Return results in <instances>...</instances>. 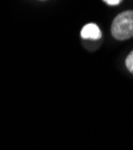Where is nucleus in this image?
Returning <instances> with one entry per match:
<instances>
[{"label": "nucleus", "mask_w": 133, "mask_h": 150, "mask_svg": "<svg viewBox=\"0 0 133 150\" xmlns=\"http://www.w3.org/2000/svg\"><path fill=\"white\" fill-rule=\"evenodd\" d=\"M80 35H82L83 39H88V40H100L101 36H102L100 28L94 23L84 25L82 31H80Z\"/></svg>", "instance_id": "2"}, {"label": "nucleus", "mask_w": 133, "mask_h": 150, "mask_svg": "<svg viewBox=\"0 0 133 150\" xmlns=\"http://www.w3.org/2000/svg\"><path fill=\"white\" fill-rule=\"evenodd\" d=\"M112 35L116 40H127L133 37V11H125L118 15L112 24Z\"/></svg>", "instance_id": "1"}, {"label": "nucleus", "mask_w": 133, "mask_h": 150, "mask_svg": "<svg viewBox=\"0 0 133 150\" xmlns=\"http://www.w3.org/2000/svg\"><path fill=\"white\" fill-rule=\"evenodd\" d=\"M103 1L107 3L108 5H110V6H114V5H119L122 0H103Z\"/></svg>", "instance_id": "4"}, {"label": "nucleus", "mask_w": 133, "mask_h": 150, "mask_svg": "<svg viewBox=\"0 0 133 150\" xmlns=\"http://www.w3.org/2000/svg\"><path fill=\"white\" fill-rule=\"evenodd\" d=\"M126 67L128 69L129 72L133 73V51L128 54V57L126 58Z\"/></svg>", "instance_id": "3"}]
</instances>
